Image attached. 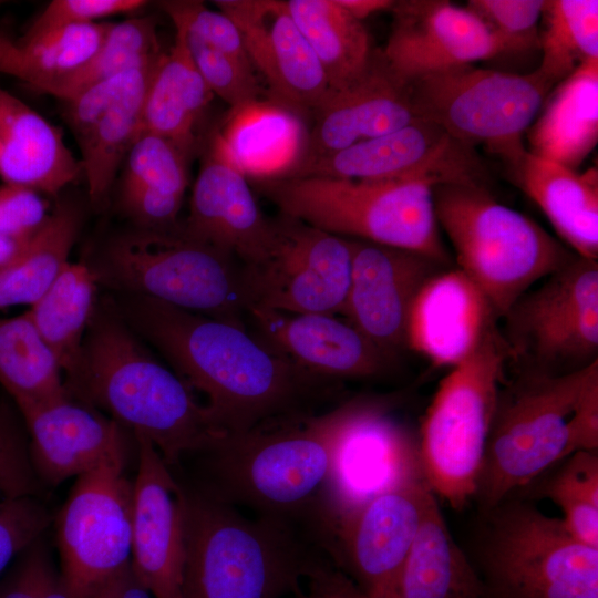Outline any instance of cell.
Masks as SVG:
<instances>
[{
  "instance_id": "1",
  "label": "cell",
  "mask_w": 598,
  "mask_h": 598,
  "mask_svg": "<svg viewBox=\"0 0 598 598\" xmlns=\"http://www.w3.org/2000/svg\"><path fill=\"white\" fill-rule=\"evenodd\" d=\"M127 326L150 342L194 392L221 434L305 414L316 389L311 375L246 328L127 293L118 306Z\"/></svg>"
},
{
  "instance_id": "2",
  "label": "cell",
  "mask_w": 598,
  "mask_h": 598,
  "mask_svg": "<svg viewBox=\"0 0 598 598\" xmlns=\"http://www.w3.org/2000/svg\"><path fill=\"white\" fill-rule=\"evenodd\" d=\"M354 398L317 415L299 414L224 434L203 452L207 486L202 492L234 507L295 528L319 527L334 446Z\"/></svg>"
},
{
  "instance_id": "3",
  "label": "cell",
  "mask_w": 598,
  "mask_h": 598,
  "mask_svg": "<svg viewBox=\"0 0 598 598\" xmlns=\"http://www.w3.org/2000/svg\"><path fill=\"white\" fill-rule=\"evenodd\" d=\"M66 388L146 437L171 467L224 435L186 383L112 309L94 312L79 372Z\"/></svg>"
},
{
  "instance_id": "4",
  "label": "cell",
  "mask_w": 598,
  "mask_h": 598,
  "mask_svg": "<svg viewBox=\"0 0 598 598\" xmlns=\"http://www.w3.org/2000/svg\"><path fill=\"white\" fill-rule=\"evenodd\" d=\"M181 598H281L320 567L298 529L186 491Z\"/></svg>"
},
{
  "instance_id": "5",
  "label": "cell",
  "mask_w": 598,
  "mask_h": 598,
  "mask_svg": "<svg viewBox=\"0 0 598 598\" xmlns=\"http://www.w3.org/2000/svg\"><path fill=\"white\" fill-rule=\"evenodd\" d=\"M254 182L280 215L343 238L415 251L443 266L450 261L429 183L317 176Z\"/></svg>"
},
{
  "instance_id": "6",
  "label": "cell",
  "mask_w": 598,
  "mask_h": 598,
  "mask_svg": "<svg viewBox=\"0 0 598 598\" xmlns=\"http://www.w3.org/2000/svg\"><path fill=\"white\" fill-rule=\"evenodd\" d=\"M433 202L458 269L484 293L497 318L536 281L575 257L536 221L498 203L484 185H437Z\"/></svg>"
},
{
  "instance_id": "7",
  "label": "cell",
  "mask_w": 598,
  "mask_h": 598,
  "mask_svg": "<svg viewBox=\"0 0 598 598\" xmlns=\"http://www.w3.org/2000/svg\"><path fill=\"white\" fill-rule=\"evenodd\" d=\"M482 514L484 598H598V548L574 539L561 518L513 496Z\"/></svg>"
},
{
  "instance_id": "8",
  "label": "cell",
  "mask_w": 598,
  "mask_h": 598,
  "mask_svg": "<svg viewBox=\"0 0 598 598\" xmlns=\"http://www.w3.org/2000/svg\"><path fill=\"white\" fill-rule=\"evenodd\" d=\"M102 272L127 291L246 328L240 265L231 256L169 228L135 227L106 246Z\"/></svg>"
},
{
  "instance_id": "9",
  "label": "cell",
  "mask_w": 598,
  "mask_h": 598,
  "mask_svg": "<svg viewBox=\"0 0 598 598\" xmlns=\"http://www.w3.org/2000/svg\"><path fill=\"white\" fill-rule=\"evenodd\" d=\"M597 359L565 373L532 371L499 390L474 498L486 512L567 454V424Z\"/></svg>"
},
{
  "instance_id": "10",
  "label": "cell",
  "mask_w": 598,
  "mask_h": 598,
  "mask_svg": "<svg viewBox=\"0 0 598 598\" xmlns=\"http://www.w3.org/2000/svg\"><path fill=\"white\" fill-rule=\"evenodd\" d=\"M507 351L494 328L440 382L420 425L426 484L456 509L475 495Z\"/></svg>"
},
{
  "instance_id": "11",
  "label": "cell",
  "mask_w": 598,
  "mask_h": 598,
  "mask_svg": "<svg viewBox=\"0 0 598 598\" xmlns=\"http://www.w3.org/2000/svg\"><path fill=\"white\" fill-rule=\"evenodd\" d=\"M419 120L431 122L475 148L503 156L523 145L553 85L537 71L516 74L473 64L408 82Z\"/></svg>"
},
{
  "instance_id": "12",
  "label": "cell",
  "mask_w": 598,
  "mask_h": 598,
  "mask_svg": "<svg viewBox=\"0 0 598 598\" xmlns=\"http://www.w3.org/2000/svg\"><path fill=\"white\" fill-rule=\"evenodd\" d=\"M350 275L348 238L285 215L272 219L265 254L240 265L246 310L342 315Z\"/></svg>"
},
{
  "instance_id": "13",
  "label": "cell",
  "mask_w": 598,
  "mask_h": 598,
  "mask_svg": "<svg viewBox=\"0 0 598 598\" xmlns=\"http://www.w3.org/2000/svg\"><path fill=\"white\" fill-rule=\"evenodd\" d=\"M419 480L425 477L417 433L399 420L389 399L354 398L334 446L319 523L322 543L371 498Z\"/></svg>"
},
{
  "instance_id": "14",
  "label": "cell",
  "mask_w": 598,
  "mask_h": 598,
  "mask_svg": "<svg viewBox=\"0 0 598 598\" xmlns=\"http://www.w3.org/2000/svg\"><path fill=\"white\" fill-rule=\"evenodd\" d=\"M125 461L78 477L56 517L60 571L71 598L85 597L131 566L132 482Z\"/></svg>"
},
{
  "instance_id": "15",
  "label": "cell",
  "mask_w": 598,
  "mask_h": 598,
  "mask_svg": "<svg viewBox=\"0 0 598 598\" xmlns=\"http://www.w3.org/2000/svg\"><path fill=\"white\" fill-rule=\"evenodd\" d=\"M523 295L505 318L511 350L534 360L536 371L582 368L598 350V262L575 256Z\"/></svg>"
},
{
  "instance_id": "16",
  "label": "cell",
  "mask_w": 598,
  "mask_h": 598,
  "mask_svg": "<svg viewBox=\"0 0 598 598\" xmlns=\"http://www.w3.org/2000/svg\"><path fill=\"white\" fill-rule=\"evenodd\" d=\"M291 176L484 185L486 168L474 147L431 122L417 120L302 164L286 177Z\"/></svg>"
},
{
  "instance_id": "17",
  "label": "cell",
  "mask_w": 598,
  "mask_h": 598,
  "mask_svg": "<svg viewBox=\"0 0 598 598\" xmlns=\"http://www.w3.org/2000/svg\"><path fill=\"white\" fill-rule=\"evenodd\" d=\"M425 480L409 482L368 501L341 522L327 546L368 598H400L405 559L416 536L425 501Z\"/></svg>"
},
{
  "instance_id": "18",
  "label": "cell",
  "mask_w": 598,
  "mask_h": 598,
  "mask_svg": "<svg viewBox=\"0 0 598 598\" xmlns=\"http://www.w3.org/2000/svg\"><path fill=\"white\" fill-rule=\"evenodd\" d=\"M137 472L132 482V559L155 598H181L185 560V488L155 446L135 434Z\"/></svg>"
},
{
  "instance_id": "19",
  "label": "cell",
  "mask_w": 598,
  "mask_h": 598,
  "mask_svg": "<svg viewBox=\"0 0 598 598\" xmlns=\"http://www.w3.org/2000/svg\"><path fill=\"white\" fill-rule=\"evenodd\" d=\"M161 55L64 102V117L79 145L94 205L107 199L120 164L142 128L148 84Z\"/></svg>"
},
{
  "instance_id": "20",
  "label": "cell",
  "mask_w": 598,
  "mask_h": 598,
  "mask_svg": "<svg viewBox=\"0 0 598 598\" xmlns=\"http://www.w3.org/2000/svg\"><path fill=\"white\" fill-rule=\"evenodd\" d=\"M348 239L351 275L342 315L389 359L406 347L412 305L443 265L415 251Z\"/></svg>"
},
{
  "instance_id": "21",
  "label": "cell",
  "mask_w": 598,
  "mask_h": 598,
  "mask_svg": "<svg viewBox=\"0 0 598 598\" xmlns=\"http://www.w3.org/2000/svg\"><path fill=\"white\" fill-rule=\"evenodd\" d=\"M214 3L239 29L248 59L268 85L271 102L297 114L312 112L330 87L286 1L218 0Z\"/></svg>"
},
{
  "instance_id": "22",
  "label": "cell",
  "mask_w": 598,
  "mask_h": 598,
  "mask_svg": "<svg viewBox=\"0 0 598 598\" xmlns=\"http://www.w3.org/2000/svg\"><path fill=\"white\" fill-rule=\"evenodd\" d=\"M382 53L404 82L504 54V48L467 8L446 0H401L391 9Z\"/></svg>"
},
{
  "instance_id": "23",
  "label": "cell",
  "mask_w": 598,
  "mask_h": 598,
  "mask_svg": "<svg viewBox=\"0 0 598 598\" xmlns=\"http://www.w3.org/2000/svg\"><path fill=\"white\" fill-rule=\"evenodd\" d=\"M311 113L312 124L293 169L419 120L409 84L392 71L381 49H373L364 68L347 84L329 90Z\"/></svg>"
},
{
  "instance_id": "24",
  "label": "cell",
  "mask_w": 598,
  "mask_h": 598,
  "mask_svg": "<svg viewBox=\"0 0 598 598\" xmlns=\"http://www.w3.org/2000/svg\"><path fill=\"white\" fill-rule=\"evenodd\" d=\"M184 233L235 258L258 260L272 237V219L261 213L244 172L225 148L218 131L205 143Z\"/></svg>"
},
{
  "instance_id": "25",
  "label": "cell",
  "mask_w": 598,
  "mask_h": 598,
  "mask_svg": "<svg viewBox=\"0 0 598 598\" xmlns=\"http://www.w3.org/2000/svg\"><path fill=\"white\" fill-rule=\"evenodd\" d=\"M37 477L59 485L100 465L126 460L122 426L72 396L19 410Z\"/></svg>"
},
{
  "instance_id": "26",
  "label": "cell",
  "mask_w": 598,
  "mask_h": 598,
  "mask_svg": "<svg viewBox=\"0 0 598 598\" xmlns=\"http://www.w3.org/2000/svg\"><path fill=\"white\" fill-rule=\"evenodd\" d=\"M246 319L260 341L315 377H371L388 360L355 327L334 315L249 308Z\"/></svg>"
},
{
  "instance_id": "27",
  "label": "cell",
  "mask_w": 598,
  "mask_h": 598,
  "mask_svg": "<svg viewBox=\"0 0 598 598\" xmlns=\"http://www.w3.org/2000/svg\"><path fill=\"white\" fill-rule=\"evenodd\" d=\"M496 316L461 270L439 271L417 293L408 321L406 348L434 367L454 368L495 328Z\"/></svg>"
},
{
  "instance_id": "28",
  "label": "cell",
  "mask_w": 598,
  "mask_h": 598,
  "mask_svg": "<svg viewBox=\"0 0 598 598\" xmlns=\"http://www.w3.org/2000/svg\"><path fill=\"white\" fill-rule=\"evenodd\" d=\"M513 181L544 212L577 256L598 257V174H585L532 154L520 145L502 156Z\"/></svg>"
},
{
  "instance_id": "29",
  "label": "cell",
  "mask_w": 598,
  "mask_h": 598,
  "mask_svg": "<svg viewBox=\"0 0 598 598\" xmlns=\"http://www.w3.org/2000/svg\"><path fill=\"white\" fill-rule=\"evenodd\" d=\"M83 173L52 125L0 84V178L43 196L58 197Z\"/></svg>"
},
{
  "instance_id": "30",
  "label": "cell",
  "mask_w": 598,
  "mask_h": 598,
  "mask_svg": "<svg viewBox=\"0 0 598 598\" xmlns=\"http://www.w3.org/2000/svg\"><path fill=\"white\" fill-rule=\"evenodd\" d=\"M529 127L532 154L576 171L598 141V59L559 82Z\"/></svg>"
},
{
  "instance_id": "31",
  "label": "cell",
  "mask_w": 598,
  "mask_h": 598,
  "mask_svg": "<svg viewBox=\"0 0 598 598\" xmlns=\"http://www.w3.org/2000/svg\"><path fill=\"white\" fill-rule=\"evenodd\" d=\"M175 31L174 44L162 53L150 81L141 130L196 154L202 146L198 127L214 94L193 62L184 31Z\"/></svg>"
},
{
  "instance_id": "32",
  "label": "cell",
  "mask_w": 598,
  "mask_h": 598,
  "mask_svg": "<svg viewBox=\"0 0 598 598\" xmlns=\"http://www.w3.org/2000/svg\"><path fill=\"white\" fill-rule=\"evenodd\" d=\"M221 142L238 167L254 181L287 176L300 161L307 128L299 114L274 102L231 111Z\"/></svg>"
},
{
  "instance_id": "33",
  "label": "cell",
  "mask_w": 598,
  "mask_h": 598,
  "mask_svg": "<svg viewBox=\"0 0 598 598\" xmlns=\"http://www.w3.org/2000/svg\"><path fill=\"white\" fill-rule=\"evenodd\" d=\"M400 598H484L481 577L450 533L432 492L402 569Z\"/></svg>"
},
{
  "instance_id": "34",
  "label": "cell",
  "mask_w": 598,
  "mask_h": 598,
  "mask_svg": "<svg viewBox=\"0 0 598 598\" xmlns=\"http://www.w3.org/2000/svg\"><path fill=\"white\" fill-rule=\"evenodd\" d=\"M99 275L85 264L69 262L50 288L27 311L66 374L80 369L84 340L95 312Z\"/></svg>"
},
{
  "instance_id": "35",
  "label": "cell",
  "mask_w": 598,
  "mask_h": 598,
  "mask_svg": "<svg viewBox=\"0 0 598 598\" xmlns=\"http://www.w3.org/2000/svg\"><path fill=\"white\" fill-rule=\"evenodd\" d=\"M81 221L74 203L59 200L25 248L0 270V309L32 306L43 296L70 262Z\"/></svg>"
},
{
  "instance_id": "36",
  "label": "cell",
  "mask_w": 598,
  "mask_h": 598,
  "mask_svg": "<svg viewBox=\"0 0 598 598\" xmlns=\"http://www.w3.org/2000/svg\"><path fill=\"white\" fill-rule=\"evenodd\" d=\"M62 373L27 311L0 318V384L18 410L71 395Z\"/></svg>"
},
{
  "instance_id": "37",
  "label": "cell",
  "mask_w": 598,
  "mask_h": 598,
  "mask_svg": "<svg viewBox=\"0 0 598 598\" xmlns=\"http://www.w3.org/2000/svg\"><path fill=\"white\" fill-rule=\"evenodd\" d=\"M286 4L318 58L330 90L347 84L364 68L373 50L369 33L336 0H287Z\"/></svg>"
},
{
  "instance_id": "38",
  "label": "cell",
  "mask_w": 598,
  "mask_h": 598,
  "mask_svg": "<svg viewBox=\"0 0 598 598\" xmlns=\"http://www.w3.org/2000/svg\"><path fill=\"white\" fill-rule=\"evenodd\" d=\"M537 71L554 86L582 63L598 59V1L545 0Z\"/></svg>"
},
{
  "instance_id": "39",
  "label": "cell",
  "mask_w": 598,
  "mask_h": 598,
  "mask_svg": "<svg viewBox=\"0 0 598 598\" xmlns=\"http://www.w3.org/2000/svg\"><path fill=\"white\" fill-rule=\"evenodd\" d=\"M162 53L153 18L136 17L113 23L95 55L76 72L47 86L43 93L70 101L86 89Z\"/></svg>"
},
{
  "instance_id": "40",
  "label": "cell",
  "mask_w": 598,
  "mask_h": 598,
  "mask_svg": "<svg viewBox=\"0 0 598 598\" xmlns=\"http://www.w3.org/2000/svg\"><path fill=\"white\" fill-rule=\"evenodd\" d=\"M113 22H90L58 28L33 38H20L30 74L28 85L37 91L86 64L103 45Z\"/></svg>"
},
{
  "instance_id": "41",
  "label": "cell",
  "mask_w": 598,
  "mask_h": 598,
  "mask_svg": "<svg viewBox=\"0 0 598 598\" xmlns=\"http://www.w3.org/2000/svg\"><path fill=\"white\" fill-rule=\"evenodd\" d=\"M193 155L165 136L141 130L125 157L122 186L183 198Z\"/></svg>"
},
{
  "instance_id": "42",
  "label": "cell",
  "mask_w": 598,
  "mask_h": 598,
  "mask_svg": "<svg viewBox=\"0 0 598 598\" xmlns=\"http://www.w3.org/2000/svg\"><path fill=\"white\" fill-rule=\"evenodd\" d=\"M184 31L193 62L213 94L239 110L259 101L260 85L250 64L240 62Z\"/></svg>"
},
{
  "instance_id": "43",
  "label": "cell",
  "mask_w": 598,
  "mask_h": 598,
  "mask_svg": "<svg viewBox=\"0 0 598 598\" xmlns=\"http://www.w3.org/2000/svg\"><path fill=\"white\" fill-rule=\"evenodd\" d=\"M545 0H470L475 14L507 52L539 48V22Z\"/></svg>"
},
{
  "instance_id": "44",
  "label": "cell",
  "mask_w": 598,
  "mask_h": 598,
  "mask_svg": "<svg viewBox=\"0 0 598 598\" xmlns=\"http://www.w3.org/2000/svg\"><path fill=\"white\" fill-rule=\"evenodd\" d=\"M37 489L22 416L16 405L0 400V498L34 496Z\"/></svg>"
},
{
  "instance_id": "45",
  "label": "cell",
  "mask_w": 598,
  "mask_h": 598,
  "mask_svg": "<svg viewBox=\"0 0 598 598\" xmlns=\"http://www.w3.org/2000/svg\"><path fill=\"white\" fill-rule=\"evenodd\" d=\"M560 462L537 488L538 496L553 501L563 516L598 507V451H578Z\"/></svg>"
},
{
  "instance_id": "46",
  "label": "cell",
  "mask_w": 598,
  "mask_h": 598,
  "mask_svg": "<svg viewBox=\"0 0 598 598\" xmlns=\"http://www.w3.org/2000/svg\"><path fill=\"white\" fill-rule=\"evenodd\" d=\"M161 6L174 27H181L214 49L251 65L239 29L221 11L210 10L194 0L162 1Z\"/></svg>"
},
{
  "instance_id": "47",
  "label": "cell",
  "mask_w": 598,
  "mask_h": 598,
  "mask_svg": "<svg viewBox=\"0 0 598 598\" xmlns=\"http://www.w3.org/2000/svg\"><path fill=\"white\" fill-rule=\"evenodd\" d=\"M0 579V598H70L40 538L27 547Z\"/></svg>"
},
{
  "instance_id": "48",
  "label": "cell",
  "mask_w": 598,
  "mask_h": 598,
  "mask_svg": "<svg viewBox=\"0 0 598 598\" xmlns=\"http://www.w3.org/2000/svg\"><path fill=\"white\" fill-rule=\"evenodd\" d=\"M49 523L48 509L34 496L0 498V579Z\"/></svg>"
},
{
  "instance_id": "49",
  "label": "cell",
  "mask_w": 598,
  "mask_h": 598,
  "mask_svg": "<svg viewBox=\"0 0 598 598\" xmlns=\"http://www.w3.org/2000/svg\"><path fill=\"white\" fill-rule=\"evenodd\" d=\"M147 4L143 0H54L35 18L22 38H33L71 24L134 12Z\"/></svg>"
},
{
  "instance_id": "50",
  "label": "cell",
  "mask_w": 598,
  "mask_h": 598,
  "mask_svg": "<svg viewBox=\"0 0 598 598\" xmlns=\"http://www.w3.org/2000/svg\"><path fill=\"white\" fill-rule=\"evenodd\" d=\"M50 212L47 199L37 190L13 184L0 185V235L30 239Z\"/></svg>"
},
{
  "instance_id": "51",
  "label": "cell",
  "mask_w": 598,
  "mask_h": 598,
  "mask_svg": "<svg viewBox=\"0 0 598 598\" xmlns=\"http://www.w3.org/2000/svg\"><path fill=\"white\" fill-rule=\"evenodd\" d=\"M578 451H598V364L585 381L567 424L566 454Z\"/></svg>"
},
{
  "instance_id": "52",
  "label": "cell",
  "mask_w": 598,
  "mask_h": 598,
  "mask_svg": "<svg viewBox=\"0 0 598 598\" xmlns=\"http://www.w3.org/2000/svg\"><path fill=\"white\" fill-rule=\"evenodd\" d=\"M83 598H155L134 574L132 566Z\"/></svg>"
},
{
  "instance_id": "53",
  "label": "cell",
  "mask_w": 598,
  "mask_h": 598,
  "mask_svg": "<svg viewBox=\"0 0 598 598\" xmlns=\"http://www.w3.org/2000/svg\"><path fill=\"white\" fill-rule=\"evenodd\" d=\"M0 73L14 76L27 84L30 80L25 56L16 41L0 33Z\"/></svg>"
},
{
  "instance_id": "54",
  "label": "cell",
  "mask_w": 598,
  "mask_h": 598,
  "mask_svg": "<svg viewBox=\"0 0 598 598\" xmlns=\"http://www.w3.org/2000/svg\"><path fill=\"white\" fill-rule=\"evenodd\" d=\"M312 588L308 594L298 591L296 598H350L354 592L351 585L322 570L311 578Z\"/></svg>"
},
{
  "instance_id": "55",
  "label": "cell",
  "mask_w": 598,
  "mask_h": 598,
  "mask_svg": "<svg viewBox=\"0 0 598 598\" xmlns=\"http://www.w3.org/2000/svg\"><path fill=\"white\" fill-rule=\"evenodd\" d=\"M354 19L362 22L371 14L391 10L395 3L394 0H336Z\"/></svg>"
},
{
  "instance_id": "56",
  "label": "cell",
  "mask_w": 598,
  "mask_h": 598,
  "mask_svg": "<svg viewBox=\"0 0 598 598\" xmlns=\"http://www.w3.org/2000/svg\"><path fill=\"white\" fill-rule=\"evenodd\" d=\"M30 239H18L0 235V270L8 266L25 248Z\"/></svg>"
},
{
  "instance_id": "57",
  "label": "cell",
  "mask_w": 598,
  "mask_h": 598,
  "mask_svg": "<svg viewBox=\"0 0 598 598\" xmlns=\"http://www.w3.org/2000/svg\"><path fill=\"white\" fill-rule=\"evenodd\" d=\"M359 595H360V592L354 591L350 598H359Z\"/></svg>"
},
{
  "instance_id": "58",
  "label": "cell",
  "mask_w": 598,
  "mask_h": 598,
  "mask_svg": "<svg viewBox=\"0 0 598 598\" xmlns=\"http://www.w3.org/2000/svg\"><path fill=\"white\" fill-rule=\"evenodd\" d=\"M359 598H368V597L361 595V592H360Z\"/></svg>"
},
{
  "instance_id": "59",
  "label": "cell",
  "mask_w": 598,
  "mask_h": 598,
  "mask_svg": "<svg viewBox=\"0 0 598 598\" xmlns=\"http://www.w3.org/2000/svg\"><path fill=\"white\" fill-rule=\"evenodd\" d=\"M2 3V1H0V4Z\"/></svg>"
}]
</instances>
